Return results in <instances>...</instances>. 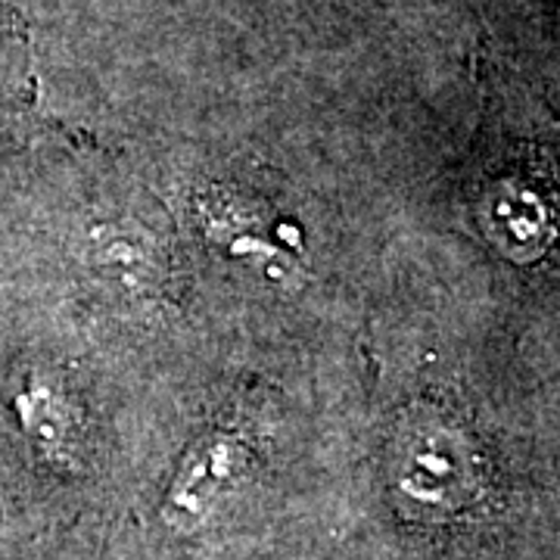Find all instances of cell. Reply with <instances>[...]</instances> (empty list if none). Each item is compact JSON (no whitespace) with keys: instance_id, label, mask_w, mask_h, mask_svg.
<instances>
[{"instance_id":"obj_2","label":"cell","mask_w":560,"mask_h":560,"mask_svg":"<svg viewBox=\"0 0 560 560\" xmlns=\"http://www.w3.org/2000/svg\"><path fill=\"white\" fill-rule=\"evenodd\" d=\"M246 467V448L234 436H209L202 440L187 464L180 467L178 480L168 492V508L180 521H202L224 492L234 489Z\"/></svg>"},{"instance_id":"obj_4","label":"cell","mask_w":560,"mask_h":560,"mask_svg":"<svg viewBox=\"0 0 560 560\" xmlns=\"http://www.w3.org/2000/svg\"><path fill=\"white\" fill-rule=\"evenodd\" d=\"M10 411L20 433L40 455L57 458L69 448V408L54 386L40 381H22L10 396Z\"/></svg>"},{"instance_id":"obj_5","label":"cell","mask_w":560,"mask_h":560,"mask_svg":"<svg viewBox=\"0 0 560 560\" xmlns=\"http://www.w3.org/2000/svg\"><path fill=\"white\" fill-rule=\"evenodd\" d=\"M91 268L101 275L103 280L116 283L121 290H140L150 283V271H153V253L150 246L125 231H113L103 228L91 243Z\"/></svg>"},{"instance_id":"obj_3","label":"cell","mask_w":560,"mask_h":560,"mask_svg":"<svg viewBox=\"0 0 560 560\" xmlns=\"http://www.w3.org/2000/svg\"><path fill=\"white\" fill-rule=\"evenodd\" d=\"M482 228L501 253L517 261L539 256L551 243V212L539 194L521 184H501L482 202Z\"/></svg>"},{"instance_id":"obj_6","label":"cell","mask_w":560,"mask_h":560,"mask_svg":"<svg viewBox=\"0 0 560 560\" xmlns=\"http://www.w3.org/2000/svg\"><path fill=\"white\" fill-rule=\"evenodd\" d=\"M3 10H7V0H0V16H3Z\"/></svg>"},{"instance_id":"obj_1","label":"cell","mask_w":560,"mask_h":560,"mask_svg":"<svg viewBox=\"0 0 560 560\" xmlns=\"http://www.w3.org/2000/svg\"><path fill=\"white\" fill-rule=\"evenodd\" d=\"M396 480L420 508H455L474 489V464L464 442L445 427H418L399 448Z\"/></svg>"}]
</instances>
